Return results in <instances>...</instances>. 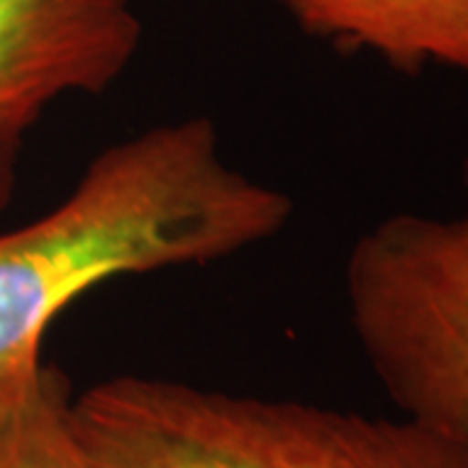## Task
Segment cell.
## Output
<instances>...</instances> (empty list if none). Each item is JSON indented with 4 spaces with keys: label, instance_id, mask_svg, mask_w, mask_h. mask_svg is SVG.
<instances>
[{
    "label": "cell",
    "instance_id": "obj_5",
    "mask_svg": "<svg viewBox=\"0 0 468 468\" xmlns=\"http://www.w3.org/2000/svg\"><path fill=\"white\" fill-rule=\"evenodd\" d=\"M307 37L369 52L401 73L468 76V0H276Z\"/></svg>",
    "mask_w": 468,
    "mask_h": 468
},
{
    "label": "cell",
    "instance_id": "obj_4",
    "mask_svg": "<svg viewBox=\"0 0 468 468\" xmlns=\"http://www.w3.org/2000/svg\"><path fill=\"white\" fill-rule=\"evenodd\" d=\"M141 39L133 0H0V214L34 125L55 101L112 89Z\"/></svg>",
    "mask_w": 468,
    "mask_h": 468
},
{
    "label": "cell",
    "instance_id": "obj_1",
    "mask_svg": "<svg viewBox=\"0 0 468 468\" xmlns=\"http://www.w3.org/2000/svg\"><path fill=\"white\" fill-rule=\"evenodd\" d=\"M294 198L229 165L217 122L187 115L101 149L63 201L0 232V417L45 369L55 318L122 276L221 263L273 239Z\"/></svg>",
    "mask_w": 468,
    "mask_h": 468
},
{
    "label": "cell",
    "instance_id": "obj_6",
    "mask_svg": "<svg viewBox=\"0 0 468 468\" xmlns=\"http://www.w3.org/2000/svg\"><path fill=\"white\" fill-rule=\"evenodd\" d=\"M0 468H101L76 430L70 383L58 367L45 365L0 417Z\"/></svg>",
    "mask_w": 468,
    "mask_h": 468
},
{
    "label": "cell",
    "instance_id": "obj_2",
    "mask_svg": "<svg viewBox=\"0 0 468 468\" xmlns=\"http://www.w3.org/2000/svg\"><path fill=\"white\" fill-rule=\"evenodd\" d=\"M101 468H468V445L417 419L117 375L73 396Z\"/></svg>",
    "mask_w": 468,
    "mask_h": 468
},
{
    "label": "cell",
    "instance_id": "obj_3",
    "mask_svg": "<svg viewBox=\"0 0 468 468\" xmlns=\"http://www.w3.org/2000/svg\"><path fill=\"white\" fill-rule=\"evenodd\" d=\"M466 206L401 211L362 232L344 266L351 334L401 417L468 445Z\"/></svg>",
    "mask_w": 468,
    "mask_h": 468
}]
</instances>
